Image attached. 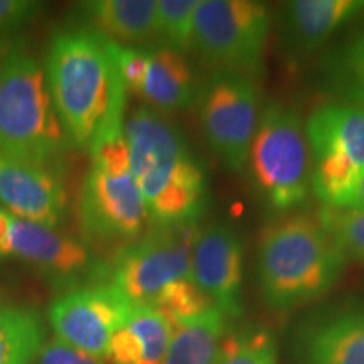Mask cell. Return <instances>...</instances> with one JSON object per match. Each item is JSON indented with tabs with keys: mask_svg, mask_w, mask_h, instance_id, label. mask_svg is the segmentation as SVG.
<instances>
[{
	"mask_svg": "<svg viewBox=\"0 0 364 364\" xmlns=\"http://www.w3.org/2000/svg\"><path fill=\"white\" fill-rule=\"evenodd\" d=\"M43 68L71 147L88 150L105 127L125 118L129 90L108 39L93 27H71L54 34Z\"/></svg>",
	"mask_w": 364,
	"mask_h": 364,
	"instance_id": "cell-1",
	"label": "cell"
},
{
	"mask_svg": "<svg viewBox=\"0 0 364 364\" xmlns=\"http://www.w3.org/2000/svg\"><path fill=\"white\" fill-rule=\"evenodd\" d=\"M125 135L150 226L201 220L209 203L206 172L182 132L161 112L142 105L127 117Z\"/></svg>",
	"mask_w": 364,
	"mask_h": 364,
	"instance_id": "cell-2",
	"label": "cell"
},
{
	"mask_svg": "<svg viewBox=\"0 0 364 364\" xmlns=\"http://www.w3.org/2000/svg\"><path fill=\"white\" fill-rule=\"evenodd\" d=\"M346 262L317 213L277 216L258 240L257 277L263 302L277 312L316 302L338 284Z\"/></svg>",
	"mask_w": 364,
	"mask_h": 364,
	"instance_id": "cell-3",
	"label": "cell"
},
{
	"mask_svg": "<svg viewBox=\"0 0 364 364\" xmlns=\"http://www.w3.org/2000/svg\"><path fill=\"white\" fill-rule=\"evenodd\" d=\"M43 65L24 48L0 54V150L53 172L70 150Z\"/></svg>",
	"mask_w": 364,
	"mask_h": 364,
	"instance_id": "cell-4",
	"label": "cell"
},
{
	"mask_svg": "<svg viewBox=\"0 0 364 364\" xmlns=\"http://www.w3.org/2000/svg\"><path fill=\"white\" fill-rule=\"evenodd\" d=\"M127 120V118H125ZM125 120L100 132L88 149L90 169L80 191V223L88 238L134 241L149 223L142 193L130 166Z\"/></svg>",
	"mask_w": 364,
	"mask_h": 364,
	"instance_id": "cell-5",
	"label": "cell"
},
{
	"mask_svg": "<svg viewBox=\"0 0 364 364\" xmlns=\"http://www.w3.org/2000/svg\"><path fill=\"white\" fill-rule=\"evenodd\" d=\"M247 169L255 194L272 215L306 206L312 189L311 150L295 108L277 102L263 108Z\"/></svg>",
	"mask_w": 364,
	"mask_h": 364,
	"instance_id": "cell-6",
	"label": "cell"
},
{
	"mask_svg": "<svg viewBox=\"0 0 364 364\" xmlns=\"http://www.w3.org/2000/svg\"><path fill=\"white\" fill-rule=\"evenodd\" d=\"M312 193L322 208L351 209L364 177V108L331 102L307 118Z\"/></svg>",
	"mask_w": 364,
	"mask_h": 364,
	"instance_id": "cell-7",
	"label": "cell"
},
{
	"mask_svg": "<svg viewBox=\"0 0 364 364\" xmlns=\"http://www.w3.org/2000/svg\"><path fill=\"white\" fill-rule=\"evenodd\" d=\"M270 33L267 4L255 0H199L191 51L213 71L260 78Z\"/></svg>",
	"mask_w": 364,
	"mask_h": 364,
	"instance_id": "cell-8",
	"label": "cell"
},
{
	"mask_svg": "<svg viewBox=\"0 0 364 364\" xmlns=\"http://www.w3.org/2000/svg\"><path fill=\"white\" fill-rule=\"evenodd\" d=\"M199 231L198 223L152 226L115 255L107 268L108 280L135 306L150 307L167 285L191 277V258Z\"/></svg>",
	"mask_w": 364,
	"mask_h": 364,
	"instance_id": "cell-9",
	"label": "cell"
},
{
	"mask_svg": "<svg viewBox=\"0 0 364 364\" xmlns=\"http://www.w3.org/2000/svg\"><path fill=\"white\" fill-rule=\"evenodd\" d=\"M203 134L213 152L231 172L247 169L248 154L260 122L257 80L233 71H213L198 97Z\"/></svg>",
	"mask_w": 364,
	"mask_h": 364,
	"instance_id": "cell-10",
	"label": "cell"
},
{
	"mask_svg": "<svg viewBox=\"0 0 364 364\" xmlns=\"http://www.w3.org/2000/svg\"><path fill=\"white\" fill-rule=\"evenodd\" d=\"M134 309L135 304L115 284L100 280L59 294L48 317L58 339L107 358L113 336L127 324Z\"/></svg>",
	"mask_w": 364,
	"mask_h": 364,
	"instance_id": "cell-11",
	"label": "cell"
},
{
	"mask_svg": "<svg viewBox=\"0 0 364 364\" xmlns=\"http://www.w3.org/2000/svg\"><path fill=\"white\" fill-rule=\"evenodd\" d=\"M292 364H364V302L346 299L309 314L294 329Z\"/></svg>",
	"mask_w": 364,
	"mask_h": 364,
	"instance_id": "cell-12",
	"label": "cell"
},
{
	"mask_svg": "<svg viewBox=\"0 0 364 364\" xmlns=\"http://www.w3.org/2000/svg\"><path fill=\"white\" fill-rule=\"evenodd\" d=\"M191 279L228 318L241 316L243 245L228 223H213L199 231L191 258Z\"/></svg>",
	"mask_w": 364,
	"mask_h": 364,
	"instance_id": "cell-13",
	"label": "cell"
},
{
	"mask_svg": "<svg viewBox=\"0 0 364 364\" xmlns=\"http://www.w3.org/2000/svg\"><path fill=\"white\" fill-rule=\"evenodd\" d=\"M11 255L36 267L66 290L81 287V277L100 273L93 255L78 240L59 233L56 228L17 216L12 223Z\"/></svg>",
	"mask_w": 364,
	"mask_h": 364,
	"instance_id": "cell-14",
	"label": "cell"
},
{
	"mask_svg": "<svg viewBox=\"0 0 364 364\" xmlns=\"http://www.w3.org/2000/svg\"><path fill=\"white\" fill-rule=\"evenodd\" d=\"M0 208L22 220L58 228L66 209L61 177L0 150Z\"/></svg>",
	"mask_w": 364,
	"mask_h": 364,
	"instance_id": "cell-15",
	"label": "cell"
},
{
	"mask_svg": "<svg viewBox=\"0 0 364 364\" xmlns=\"http://www.w3.org/2000/svg\"><path fill=\"white\" fill-rule=\"evenodd\" d=\"M364 12L363 0H294L280 9L279 43L287 61H302Z\"/></svg>",
	"mask_w": 364,
	"mask_h": 364,
	"instance_id": "cell-16",
	"label": "cell"
},
{
	"mask_svg": "<svg viewBox=\"0 0 364 364\" xmlns=\"http://www.w3.org/2000/svg\"><path fill=\"white\" fill-rule=\"evenodd\" d=\"M201 85L184 54L150 44L147 70L135 93L154 110L172 113L198 103Z\"/></svg>",
	"mask_w": 364,
	"mask_h": 364,
	"instance_id": "cell-17",
	"label": "cell"
},
{
	"mask_svg": "<svg viewBox=\"0 0 364 364\" xmlns=\"http://www.w3.org/2000/svg\"><path fill=\"white\" fill-rule=\"evenodd\" d=\"M80 9L91 27L113 43L152 46L156 43L157 0H88Z\"/></svg>",
	"mask_w": 364,
	"mask_h": 364,
	"instance_id": "cell-18",
	"label": "cell"
},
{
	"mask_svg": "<svg viewBox=\"0 0 364 364\" xmlns=\"http://www.w3.org/2000/svg\"><path fill=\"white\" fill-rule=\"evenodd\" d=\"M172 324L150 307L135 306L127 324L113 336L107 359L113 364H162Z\"/></svg>",
	"mask_w": 364,
	"mask_h": 364,
	"instance_id": "cell-19",
	"label": "cell"
},
{
	"mask_svg": "<svg viewBox=\"0 0 364 364\" xmlns=\"http://www.w3.org/2000/svg\"><path fill=\"white\" fill-rule=\"evenodd\" d=\"M228 318L218 307L172 326L162 364H216L228 332Z\"/></svg>",
	"mask_w": 364,
	"mask_h": 364,
	"instance_id": "cell-20",
	"label": "cell"
},
{
	"mask_svg": "<svg viewBox=\"0 0 364 364\" xmlns=\"http://www.w3.org/2000/svg\"><path fill=\"white\" fill-rule=\"evenodd\" d=\"M318 75L329 97L364 108V24L326 53Z\"/></svg>",
	"mask_w": 364,
	"mask_h": 364,
	"instance_id": "cell-21",
	"label": "cell"
},
{
	"mask_svg": "<svg viewBox=\"0 0 364 364\" xmlns=\"http://www.w3.org/2000/svg\"><path fill=\"white\" fill-rule=\"evenodd\" d=\"M39 314L27 307H0V364H34L44 344Z\"/></svg>",
	"mask_w": 364,
	"mask_h": 364,
	"instance_id": "cell-22",
	"label": "cell"
},
{
	"mask_svg": "<svg viewBox=\"0 0 364 364\" xmlns=\"http://www.w3.org/2000/svg\"><path fill=\"white\" fill-rule=\"evenodd\" d=\"M199 0H157V29L154 46L186 54L193 39L194 12Z\"/></svg>",
	"mask_w": 364,
	"mask_h": 364,
	"instance_id": "cell-23",
	"label": "cell"
},
{
	"mask_svg": "<svg viewBox=\"0 0 364 364\" xmlns=\"http://www.w3.org/2000/svg\"><path fill=\"white\" fill-rule=\"evenodd\" d=\"M216 364H279L277 341L267 329L230 332Z\"/></svg>",
	"mask_w": 364,
	"mask_h": 364,
	"instance_id": "cell-24",
	"label": "cell"
},
{
	"mask_svg": "<svg viewBox=\"0 0 364 364\" xmlns=\"http://www.w3.org/2000/svg\"><path fill=\"white\" fill-rule=\"evenodd\" d=\"M211 307H215L211 300L194 284L191 277L172 282L150 304V309L162 314L172 326L186 321V318L199 316Z\"/></svg>",
	"mask_w": 364,
	"mask_h": 364,
	"instance_id": "cell-25",
	"label": "cell"
},
{
	"mask_svg": "<svg viewBox=\"0 0 364 364\" xmlns=\"http://www.w3.org/2000/svg\"><path fill=\"white\" fill-rule=\"evenodd\" d=\"M317 215L346 260L364 263V209L321 208Z\"/></svg>",
	"mask_w": 364,
	"mask_h": 364,
	"instance_id": "cell-26",
	"label": "cell"
},
{
	"mask_svg": "<svg viewBox=\"0 0 364 364\" xmlns=\"http://www.w3.org/2000/svg\"><path fill=\"white\" fill-rule=\"evenodd\" d=\"M34 364H107L105 358L93 356L81 349L73 348L61 339H53L43 344Z\"/></svg>",
	"mask_w": 364,
	"mask_h": 364,
	"instance_id": "cell-27",
	"label": "cell"
},
{
	"mask_svg": "<svg viewBox=\"0 0 364 364\" xmlns=\"http://www.w3.org/2000/svg\"><path fill=\"white\" fill-rule=\"evenodd\" d=\"M41 7L43 4L36 0H0V38L29 24Z\"/></svg>",
	"mask_w": 364,
	"mask_h": 364,
	"instance_id": "cell-28",
	"label": "cell"
},
{
	"mask_svg": "<svg viewBox=\"0 0 364 364\" xmlns=\"http://www.w3.org/2000/svg\"><path fill=\"white\" fill-rule=\"evenodd\" d=\"M351 209H364V177L361 182V188H359V193L356 196V201H354Z\"/></svg>",
	"mask_w": 364,
	"mask_h": 364,
	"instance_id": "cell-29",
	"label": "cell"
}]
</instances>
